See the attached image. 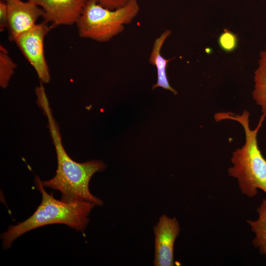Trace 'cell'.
I'll list each match as a JSON object with an SVG mask.
<instances>
[{"label":"cell","mask_w":266,"mask_h":266,"mask_svg":"<svg viewBox=\"0 0 266 266\" xmlns=\"http://www.w3.org/2000/svg\"><path fill=\"white\" fill-rule=\"evenodd\" d=\"M37 103L47 118L57 159L56 173L52 178L41 181L43 186L60 191L61 200L66 202L88 201L102 205L103 201L91 194L89 185L92 176L104 170L106 166L98 160L79 163L71 159L62 144L59 128L53 116L46 93L37 95Z\"/></svg>","instance_id":"1"},{"label":"cell","mask_w":266,"mask_h":266,"mask_svg":"<svg viewBox=\"0 0 266 266\" xmlns=\"http://www.w3.org/2000/svg\"><path fill=\"white\" fill-rule=\"evenodd\" d=\"M250 113L244 110L241 114L232 112H218L214 114L216 121L229 119L239 123L245 132V142L240 148L233 152V166L228 168L229 176L237 179L241 193L253 198L261 190L266 194V159L258 144L257 135L266 116L262 114L257 127L252 130L249 125Z\"/></svg>","instance_id":"2"},{"label":"cell","mask_w":266,"mask_h":266,"mask_svg":"<svg viewBox=\"0 0 266 266\" xmlns=\"http://www.w3.org/2000/svg\"><path fill=\"white\" fill-rule=\"evenodd\" d=\"M39 177L35 176L34 182L42 196L40 204L33 214L24 221L9 226L0 235L2 248L7 250L12 242L24 233L44 226L63 224L76 231L83 232L89 222L88 216L96 205L88 201L66 202L56 200L53 193L48 194Z\"/></svg>","instance_id":"3"},{"label":"cell","mask_w":266,"mask_h":266,"mask_svg":"<svg viewBox=\"0 0 266 266\" xmlns=\"http://www.w3.org/2000/svg\"><path fill=\"white\" fill-rule=\"evenodd\" d=\"M139 11L137 0H130L124 6L109 9L96 0H89L76 23L80 37L105 42L121 33Z\"/></svg>","instance_id":"4"},{"label":"cell","mask_w":266,"mask_h":266,"mask_svg":"<svg viewBox=\"0 0 266 266\" xmlns=\"http://www.w3.org/2000/svg\"><path fill=\"white\" fill-rule=\"evenodd\" d=\"M43 21L19 35L14 40L25 57L35 70L42 83L50 81L49 69L45 59L44 40L51 28Z\"/></svg>","instance_id":"5"},{"label":"cell","mask_w":266,"mask_h":266,"mask_svg":"<svg viewBox=\"0 0 266 266\" xmlns=\"http://www.w3.org/2000/svg\"><path fill=\"white\" fill-rule=\"evenodd\" d=\"M153 229L155 234L153 265L174 266V245L180 230L177 219L163 215Z\"/></svg>","instance_id":"6"},{"label":"cell","mask_w":266,"mask_h":266,"mask_svg":"<svg viewBox=\"0 0 266 266\" xmlns=\"http://www.w3.org/2000/svg\"><path fill=\"white\" fill-rule=\"evenodd\" d=\"M41 7L51 29L76 24L89 0H29Z\"/></svg>","instance_id":"7"},{"label":"cell","mask_w":266,"mask_h":266,"mask_svg":"<svg viewBox=\"0 0 266 266\" xmlns=\"http://www.w3.org/2000/svg\"><path fill=\"white\" fill-rule=\"evenodd\" d=\"M9 37L11 41L28 31L43 16L42 9L31 0H7Z\"/></svg>","instance_id":"8"},{"label":"cell","mask_w":266,"mask_h":266,"mask_svg":"<svg viewBox=\"0 0 266 266\" xmlns=\"http://www.w3.org/2000/svg\"><path fill=\"white\" fill-rule=\"evenodd\" d=\"M171 33V30H166L155 39L148 59V62L156 66L157 71V82L153 86L152 89L157 87H161L171 91L174 95H177V92L169 83L166 71L168 63L172 59H165L162 55L161 52L164 42Z\"/></svg>","instance_id":"9"},{"label":"cell","mask_w":266,"mask_h":266,"mask_svg":"<svg viewBox=\"0 0 266 266\" xmlns=\"http://www.w3.org/2000/svg\"><path fill=\"white\" fill-rule=\"evenodd\" d=\"M252 96L266 117V46L260 54L258 66L255 72Z\"/></svg>","instance_id":"10"},{"label":"cell","mask_w":266,"mask_h":266,"mask_svg":"<svg viewBox=\"0 0 266 266\" xmlns=\"http://www.w3.org/2000/svg\"><path fill=\"white\" fill-rule=\"evenodd\" d=\"M257 212V219L247 222L255 234L252 241L254 246L266 258V199L263 200Z\"/></svg>","instance_id":"11"},{"label":"cell","mask_w":266,"mask_h":266,"mask_svg":"<svg viewBox=\"0 0 266 266\" xmlns=\"http://www.w3.org/2000/svg\"><path fill=\"white\" fill-rule=\"evenodd\" d=\"M16 64L9 56L7 50L3 45L0 46V86L6 88L14 73Z\"/></svg>","instance_id":"12"},{"label":"cell","mask_w":266,"mask_h":266,"mask_svg":"<svg viewBox=\"0 0 266 266\" xmlns=\"http://www.w3.org/2000/svg\"><path fill=\"white\" fill-rule=\"evenodd\" d=\"M236 35L229 29H225L218 38V44L222 50L226 52L233 51L237 46Z\"/></svg>","instance_id":"13"},{"label":"cell","mask_w":266,"mask_h":266,"mask_svg":"<svg viewBox=\"0 0 266 266\" xmlns=\"http://www.w3.org/2000/svg\"><path fill=\"white\" fill-rule=\"evenodd\" d=\"M8 26V8L6 1L0 0V31L2 32Z\"/></svg>","instance_id":"14"},{"label":"cell","mask_w":266,"mask_h":266,"mask_svg":"<svg viewBox=\"0 0 266 266\" xmlns=\"http://www.w3.org/2000/svg\"><path fill=\"white\" fill-rule=\"evenodd\" d=\"M100 5L109 9H116L125 5L130 0H96Z\"/></svg>","instance_id":"15"},{"label":"cell","mask_w":266,"mask_h":266,"mask_svg":"<svg viewBox=\"0 0 266 266\" xmlns=\"http://www.w3.org/2000/svg\"><path fill=\"white\" fill-rule=\"evenodd\" d=\"M4 0L6 1L7 0Z\"/></svg>","instance_id":"16"}]
</instances>
